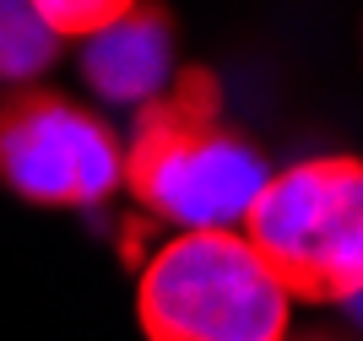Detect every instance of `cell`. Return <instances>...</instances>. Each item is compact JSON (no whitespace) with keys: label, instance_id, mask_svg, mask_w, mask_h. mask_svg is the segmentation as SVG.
I'll return each instance as SVG.
<instances>
[{"label":"cell","instance_id":"obj_1","mask_svg":"<svg viewBox=\"0 0 363 341\" xmlns=\"http://www.w3.org/2000/svg\"><path fill=\"white\" fill-rule=\"evenodd\" d=\"M266 179L260 147L223 119V87L206 65L174 71L136 108L130 147H120V190L184 233H239Z\"/></svg>","mask_w":363,"mask_h":341},{"label":"cell","instance_id":"obj_2","mask_svg":"<svg viewBox=\"0 0 363 341\" xmlns=\"http://www.w3.org/2000/svg\"><path fill=\"white\" fill-rule=\"evenodd\" d=\"M288 303H342L363 293V157L325 152L260 184L239 223Z\"/></svg>","mask_w":363,"mask_h":341},{"label":"cell","instance_id":"obj_3","mask_svg":"<svg viewBox=\"0 0 363 341\" xmlns=\"http://www.w3.org/2000/svg\"><path fill=\"white\" fill-rule=\"evenodd\" d=\"M288 293L239 233H174L136 276L147 341H288Z\"/></svg>","mask_w":363,"mask_h":341},{"label":"cell","instance_id":"obj_4","mask_svg":"<svg viewBox=\"0 0 363 341\" xmlns=\"http://www.w3.org/2000/svg\"><path fill=\"white\" fill-rule=\"evenodd\" d=\"M0 184L33 206L92 211L120 190V135L49 87L0 92Z\"/></svg>","mask_w":363,"mask_h":341},{"label":"cell","instance_id":"obj_5","mask_svg":"<svg viewBox=\"0 0 363 341\" xmlns=\"http://www.w3.org/2000/svg\"><path fill=\"white\" fill-rule=\"evenodd\" d=\"M174 71V11L168 6H125L114 28L82 44V82L104 104H147L168 87Z\"/></svg>","mask_w":363,"mask_h":341},{"label":"cell","instance_id":"obj_6","mask_svg":"<svg viewBox=\"0 0 363 341\" xmlns=\"http://www.w3.org/2000/svg\"><path fill=\"white\" fill-rule=\"evenodd\" d=\"M60 49L65 44L38 22L33 6L0 0V87H33V76H44Z\"/></svg>","mask_w":363,"mask_h":341},{"label":"cell","instance_id":"obj_7","mask_svg":"<svg viewBox=\"0 0 363 341\" xmlns=\"http://www.w3.org/2000/svg\"><path fill=\"white\" fill-rule=\"evenodd\" d=\"M125 6L130 0H33V11H38V22H44L55 38H98L104 28H114L125 16Z\"/></svg>","mask_w":363,"mask_h":341},{"label":"cell","instance_id":"obj_8","mask_svg":"<svg viewBox=\"0 0 363 341\" xmlns=\"http://www.w3.org/2000/svg\"><path fill=\"white\" fill-rule=\"evenodd\" d=\"M347 314H352V320H358V325H363V293H358V298H352V303H347Z\"/></svg>","mask_w":363,"mask_h":341},{"label":"cell","instance_id":"obj_9","mask_svg":"<svg viewBox=\"0 0 363 341\" xmlns=\"http://www.w3.org/2000/svg\"><path fill=\"white\" fill-rule=\"evenodd\" d=\"M298 341H336V336H298Z\"/></svg>","mask_w":363,"mask_h":341}]
</instances>
